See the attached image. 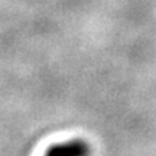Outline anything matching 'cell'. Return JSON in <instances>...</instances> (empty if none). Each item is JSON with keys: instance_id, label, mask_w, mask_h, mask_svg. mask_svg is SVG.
<instances>
[{"instance_id": "6da1fadb", "label": "cell", "mask_w": 156, "mask_h": 156, "mask_svg": "<svg viewBox=\"0 0 156 156\" xmlns=\"http://www.w3.org/2000/svg\"><path fill=\"white\" fill-rule=\"evenodd\" d=\"M90 145L83 139H74L69 142L51 146L44 156H90Z\"/></svg>"}]
</instances>
